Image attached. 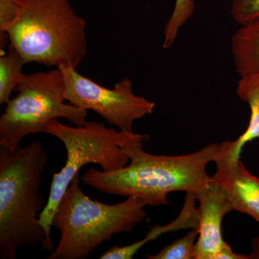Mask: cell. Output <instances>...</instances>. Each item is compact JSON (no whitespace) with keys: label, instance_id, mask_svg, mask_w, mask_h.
I'll return each mask as SVG.
<instances>
[{"label":"cell","instance_id":"cell-1","mask_svg":"<svg viewBox=\"0 0 259 259\" xmlns=\"http://www.w3.org/2000/svg\"><path fill=\"white\" fill-rule=\"evenodd\" d=\"M143 143L125 146L127 166L112 171L90 168L81 180L102 193L137 197L149 206L168 204L167 197L171 192L198 193L212 182L207 166L214 161L220 144H209L182 156H158L146 152Z\"/></svg>","mask_w":259,"mask_h":259},{"label":"cell","instance_id":"cell-2","mask_svg":"<svg viewBox=\"0 0 259 259\" xmlns=\"http://www.w3.org/2000/svg\"><path fill=\"white\" fill-rule=\"evenodd\" d=\"M49 163L41 144L0 146V258L16 259L19 246L41 244L50 250L40 221L47 201L40 194Z\"/></svg>","mask_w":259,"mask_h":259},{"label":"cell","instance_id":"cell-3","mask_svg":"<svg viewBox=\"0 0 259 259\" xmlns=\"http://www.w3.org/2000/svg\"><path fill=\"white\" fill-rule=\"evenodd\" d=\"M16 15L5 32L25 64L76 69L88 54L86 21L69 0H15Z\"/></svg>","mask_w":259,"mask_h":259},{"label":"cell","instance_id":"cell-4","mask_svg":"<svg viewBox=\"0 0 259 259\" xmlns=\"http://www.w3.org/2000/svg\"><path fill=\"white\" fill-rule=\"evenodd\" d=\"M74 177L58 204L52 227L60 231L59 243L48 259H85L115 234L131 233L146 218L142 199L129 197L117 204L93 200Z\"/></svg>","mask_w":259,"mask_h":259},{"label":"cell","instance_id":"cell-5","mask_svg":"<svg viewBox=\"0 0 259 259\" xmlns=\"http://www.w3.org/2000/svg\"><path fill=\"white\" fill-rule=\"evenodd\" d=\"M44 133L57 138L66 151V163L60 171L54 174L47 206L39 218L53 251V218L63 195L74 177L79 175L81 168L90 163L99 165L105 171L123 168L129 163L125 146L139 141L145 142L148 136L117 131L95 120L87 121L81 126H69L61 123L58 119L48 122Z\"/></svg>","mask_w":259,"mask_h":259},{"label":"cell","instance_id":"cell-6","mask_svg":"<svg viewBox=\"0 0 259 259\" xmlns=\"http://www.w3.org/2000/svg\"><path fill=\"white\" fill-rule=\"evenodd\" d=\"M64 74L59 68L47 72L23 74L0 117V146H20L30 134L44 133L51 120L65 118L76 126L84 125L88 110L64 103Z\"/></svg>","mask_w":259,"mask_h":259},{"label":"cell","instance_id":"cell-7","mask_svg":"<svg viewBox=\"0 0 259 259\" xmlns=\"http://www.w3.org/2000/svg\"><path fill=\"white\" fill-rule=\"evenodd\" d=\"M64 76L65 101L83 110H93L110 125L133 132L135 121L153 113L155 103L133 91L131 80L125 78L113 89L104 88L71 67L59 68Z\"/></svg>","mask_w":259,"mask_h":259},{"label":"cell","instance_id":"cell-8","mask_svg":"<svg viewBox=\"0 0 259 259\" xmlns=\"http://www.w3.org/2000/svg\"><path fill=\"white\" fill-rule=\"evenodd\" d=\"M216 171L212 183L228 194L234 210L248 214L259 223V179L245 168L233 152V141L220 144L214 158Z\"/></svg>","mask_w":259,"mask_h":259},{"label":"cell","instance_id":"cell-9","mask_svg":"<svg viewBox=\"0 0 259 259\" xmlns=\"http://www.w3.org/2000/svg\"><path fill=\"white\" fill-rule=\"evenodd\" d=\"M195 194L199 201V236L196 259H214L226 243L221 231L223 218L234 210V207L228 194L212 182Z\"/></svg>","mask_w":259,"mask_h":259},{"label":"cell","instance_id":"cell-10","mask_svg":"<svg viewBox=\"0 0 259 259\" xmlns=\"http://www.w3.org/2000/svg\"><path fill=\"white\" fill-rule=\"evenodd\" d=\"M231 51L240 76L259 74V18L241 25L232 37Z\"/></svg>","mask_w":259,"mask_h":259},{"label":"cell","instance_id":"cell-11","mask_svg":"<svg viewBox=\"0 0 259 259\" xmlns=\"http://www.w3.org/2000/svg\"><path fill=\"white\" fill-rule=\"evenodd\" d=\"M238 97L249 106L250 117L248 127L236 141H233V152L241 157L243 146L259 138V74L240 76L237 84Z\"/></svg>","mask_w":259,"mask_h":259},{"label":"cell","instance_id":"cell-12","mask_svg":"<svg viewBox=\"0 0 259 259\" xmlns=\"http://www.w3.org/2000/svg\"><path fill=\"white\" fill-rule=\"evenodd\" d=\"M25 65L21 56L9 47L6 55L0 58V104L8 103L12 93L18 86Z\"/></svg>","mask_w":259,"mask_h":259},{"label":"cell","instance_id":"cell-13","mask_svg":"<svg viewBox=\"0 0 259 259\" xmlns=\"http://www.w3.org/2000/svg\"><path fill=\"white\" fill-rule=\"evenodd\" d=\"M198 229L193 228L183 238L177 239L154 255H148V259H196Z\"/></svg>","mask_w":259,"mask_h":259},{"label":"cell","instance_id":"cell-14","mask_svg":"<svg viewBox=\"0 0 259 259\" xmlns=\"http://www.w3.org/2000/svg\"><path fill=\"white\" fill-rule=\"evenodd\" d=\"M194 9V0H176L173 13L164 27L163 49H168L173 45L181 27L192 16Z\"/></svg>","mask_w":259,"mask_h":259},{"label":"cell","instance_id":"cell-15","mask_svg":"<svg viewBox=\"0 0 259 259\" xmlns=\"http://www.w3.org/2000/svg\"><path fill=\"white\" fill-rule=\"evenodd\" d=\"M231 15L240 25L259 18V0H232Z\"/></svg>","mask_w":259,"mask_h":259},{"label":"cell","instance_id":"cell-16","mask_svg":"<svg viewBox=\"0 0 259 259\" xmlns=\"http://www.w3.org/2000/svg\"><path fill=\"white\" fill-rule=\"evenodd\" d=\"M16 15L15 0H0V34L1 38Z\"/></svg>","mask_w":259,"mask_h":259},{"label":"cell","instance_id":"cell-17","mask_svg":"<svg viewBox=\"0 0 259 259\" xmlns=\"http://www.w3.org/2000/svg\"><path fill=\"white\" fill-rule=\"evenodd\" d=\"M214 259H250L249 255L238 254L232 250L229 244L226 243L218 252Z\"/></svg>","mask_w":259,"mask_h":259},{"label":"cell","instance_id":"cell-18","mask_svg":"<svg viewBox=\"0 0 259 259\" xmlns=\"http://www.w3.org/2000/svg\"><path fill=\"white\" fill-rule=\"evenodd\" d=\"M252 252L249 255L250 259H259V235L252 240Z\"/></svg>","mask_w":259,"mask_h":259}]
</instances>
